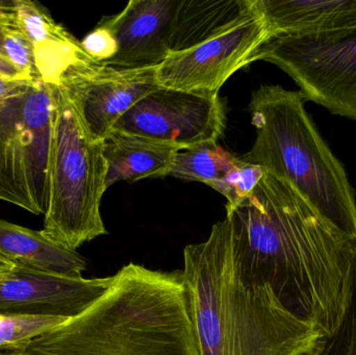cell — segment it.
<instances>
[{
	"label": "cell",
	"mask_w": 356,
	"mask_h": 355,
	"mask_svg": "<svg viewBox=\"0 0 356 355\" xmlns=\"http://www.w3.org/2000/svg\"><path fill=\"white\" fill-rule=\"evenodd\" d=\"M236 256L293 314L325 338L346 314L356 238L332 224L292 185L266 173L226 210Z\"/></svg>",
	"instance_id": "cell-1"
},
{
	"label": "cell",
	"mask_w": 356,
	"mask_h": 355,
	"mask_svg": "<svg viewBox=\"0 0 356 355\" xmlns=\"http://www.w3.org/2000/svg\"><path fill=\"white\" fill-rule=\"evenodd\" d=\"M182 275L200 355H314L326 339L249 272L226 218L184 247Z\"/></svg>",
	"instance_id": "cell-2"
},
{
	"label": "cell",
	"mask_w": 356,
	"mask_h": 355,
	"mask_svg": "<svg viewBox=\"0 0 356 355\" xmlns=\"http://www.w3.org/2000/svg\"><path fill=\"white\" fill-rule=\"evenodd\" d=\"M8 355H200L182 271L131 263L87 310Z\"/></svg>",
	"instance_id": "cell-3"
},
{
	"label": "cell",
	"mask_w": 356,
	"mask_h": 355,
	"mask_svg": "<svg viewBox=\"0 0 356 355\" xmlns=\"http://www.w3.org/2000/svg\"><path fill=\"white\" fill-rule=\"evenodd\" d=\"M299 91L263 85L248 110L257 131L241 156L292 185L328 221L356 238V196L344 165L320 135Z\"/></svg>",
	"instance_id": "cell-4"
},
{
	"label": "cell",
	"mask_w": 356,
	"mask_h": 355,
	"mask_svg": "<svg viewBox=\"0 0 356 355\" xmlns=\"http://www.w3.org/2000/svg\"><path fill=\"white\" fill-rule=\"evenodd\" d=\"M106 174L104 141L92 138L76 106L60 87H54L44 237L76 251L106 235L100 213Z\"/></svg>",
	"instance_id": "cell-5"
},
{
	"label": "cell",
	"mask_w": 356,
	"mask_h": 355,
	"mask_svg": "<svg viewBox=\"0 0 356 355\" xmlns=\"http://www.w3.org/2000/svg\"><path fill=\"white\" fill-rule=\"evenodd\" d=\"M54 87L35 81L0 102V200L44 215Z\"/></svg>",
	"instance_id": "cell-6"
},
{
	"label": "cell",
	"mask_w": 356,
	"mask_h": 355,
	"mask_svg": "<svg viewBox=\"0 0 356 355\" xmlns=\"http://www.w3.org/2000/svg\"><path fill=\"white\" fill-rule=\"evenodd\" d=\"M282 69L307 101L356 121V31L327 35H284L255 56Z\"/></svg>",
	"instance_id": "cell-7"
},
{
	"label": "cell",
	"mask_w": 356,
	"mask_h": 355,
	"mask_svg": "<svg viewBox=\"0 0 356 355\" xmlns=\"http://www.w3.org/2000/svg\"><path fill=\"white\" fill-rule=\"evenodd\" d=\"M226 125L219 94L159 87L140 100L114 126L178 150L218 143Z\"/></svg>",
	"instance_id": "cell-8"
},
{
	"label": "cell",
	"mask_w": 356,
	"mask_h": 355,
	"mask_svg": "<svg viewBox=\"0 0 356 355\" xmlns=\"http://www.w3.org/2000/svg\"><path fill=\"white\" fill-rule=\"evenodd\" d=\"M257 8V6H255ZM273 39L259 10L225 33L180 52L156 67L160 87L218 95L224 83Z\"/></svg>",
	"instance_id": "cell-9"
},
{
	"label": "cell",
	"mask_w": 356,
	"mask_h": 355,
	"mask_svg": "<svg viewBox=\"0 0 356 355\" xmlns=\"http://www.w3.org/2000/svg\"><path fill=\"white\" fill-rule=\"evenodd\" d=\"M58 87L76 106L92 138L104 141L116 123L160 85L156 68L127 70L88 60L71 67Z\"/></svg>",
	"instance_id": "cell-10"
},
{
	"label": "cell",
	"mask_w": 356,
	"mask_h": 355,
	"mask_svg": "<svg viewBox=\"0 0 356 355\" xmlns=\"http://www.w3.org/2000/svg\"><path fill=\"white\" fill-rule=\"evenodd\" d=\"M112 276L71 279L15 267L0 276V314L70 319L106 293Z\"/></svg>",
	"instance_id": "cell-11"
},
{
	"label": "cell",
	"mask_w": 356,
	"mask_h": 355,
	"mask_svg": "<svg viewBox=\"0 0 356 355\" xmlns=\"http://www.w3.org/2000/svg\"><path fill=\"white\" fill-rule=\"evenodd\" d=\"M179 0H131L122 12L102 21L118 43L106 66L127 70L160 66L170 54L171 31Z\"/></svg>",
	"instance_id": "cell-12"
},
{
	"label": "cell",
	"mask_w": 356,
	"mask_h": 355,
	"mask_svg": "<svg viewBox=\"0 0 356 355\" xmlns=\"http://www.w3.org/2000/svg\"><path fill=\"white\" fill-rule=\"evenodd\" d=\"M14 4L19 27L33 46L42 83L58 87L71 67L92 60L81 48V41L56 23L45 6L33 0H14Z\"/></svg>",
	"instance_id": "cell-13"
},
{
	"label": "cell",
	"mask_w": 356,
	"mask_h": 355,
	"mask_svg": "<svg viewBox=\"0 0 356 355\" xmlns=\"http://www.w3.org/2000/svg\"><path fill=\"white\" fill-rule=\"evenodd\" d=\"M272 37L356 31V0H255Z\"/></svg>",
	"instance_id": "cell-14"
},
{
	"label": "cell",
	"mask_w": 356,
	"mask_h": 355,
	"mask_svg": "<svg viewBox=\"0 0 356 355\" xmlns=\"http://www.w3.org/2000/svg\"><path fill=\"white\" fill-rule=\"evenodd\" d=\"M255 10V0H179L171 31V52L196 47L225 33Z\"/></svg>",
	"instance_id": "cell-15"
},
{
	"label": "cell",
	"mask_w": 356,
	"mask_h": 355,
	"mask_svg": "<svg viewBox=\"0 0 356 355\" xmlns=\"http://www.w3.org/2000/svg\"><path fill=\"white\" fill-rule=\"evenodd\" d=\"M0 256L19 268L81 279L87 262L77 251L65 249L33 231L0 218Z\"/></svg>",
	"instance_id": "cell-16"
},
{
	"label": "cell",
	"mask_w": 356,
	"mask_h": 355,
	"mask_svg": "<svg viewBox=\"0 0 356 355\" xmlns=\"http://www.w3.org/2000/svg\"><path fill=\"white\" fill-rule=\"evenodd\" d=\"M179 150L152 140L113 131L104 141L106 190L121 181L166 177Z\"/></svg>",
	"instance_id": "cell-17"
},
{
	"label": "cell",
	"mask_w": 356,
	"mask_h": 355,
	"mask_svg": "<svg viewBox=\"0 0 356 355\" xmlns=\"http://www.w3.org/2000/svg\"><path fill=\"white\" fill-rule=\"evenodd\" d=\"M236 160L238 156L218 143L202 144L177 151L168 176L209 185L223 179Z\"/></svg>",
	"instance_id": "cell-18"
},
{
	"label": "cell",
	"mask_w": 356,
	"mask_h": 355,
	"mask_svg": "<svg viewBox=\"0 0 356 355\" xmlns=\"http://www.w3.org/2000/svg\"><path fill=\"white\" fill-rule=\"evenodd\" d=\"M67 319L46 316H8L0 314V354H14L29 341Z\"/></svg>",
	"instance_id": "cell-19"
},
{
	"label": "cell",
	"mask_w": 356,
	"mask_h": 355,
	"mask_svg": "<svg viewBox=\"0 0 356 355\" xmlns=\"http://www.w3.org/2000/svg\"><path fill=\"white\" fill-rule=\"evenodd\" d=\"M266 169L257 164L245 162L238 156L234 168L222 179L209 185L227 199L226 210L234 208L246 199L265 176Z\"/></svg>",
	"instance_id": "cell-20"
},
{
	"label": "cell",
	"mask_w": 356,
	"mask_h": 355,
	"mask_svg": "<svg viewBox=\"0 0 356 355\" xmlns=\"http://www.w3.org/2000/svg\"><path fill=\"white\" fill-rule=\"evenodd\" d=\"M4 56L19 73L29 81H40L35 69L33 46L20 27L17 24L4 33Z\"/></svg>",
	"instance_id": "cell-21"
},
{
	"label": "cell",
	"mask_w": 356,
	"mask_h": 355,
	"mask_svg": "<svg viewBox=\"0 0 356 355\" xmlns=\"http://www.w3.org/2000/svg\"><path fill=\"white\" fill-rule=\"evenodd\" d=\"M314 355H356V304L347 308L338 331Z\"/></svg>",
	"instance_id": "cell-22"
},
{
	"label": "cell",
	"mask_w": 356,
	"mask_h": 355,
	"mask_svg": "<svg viewBox=\"0 0 356 355\" xmlns=\"http://www.w3.org/2000/svg\"><path fill=\"white\" fill-rule=\"evenodd\" d=\"M83 51L98 63H106L116 56L118 43L110 28L99 23L81 41Z\"/></svg>",
	"instance_id": "cell-23"
},
{
	"label": "cell",
	"mask_w": 356,
	"mask_h": 355,
	"mask_svg": "<svg viewBox=\"0 0 356 355\" xmlns=\"http://www.w3.org/2000/svg\"><path fill=\"white\" fill-rule=\"evenodd\" d=\"M15 24H17V15L14 0L13 1H0V56L2 58H6L3 48L4 33Z\"/></svg>",
	"instance_id": "cell-24"
},
{
	"label": "cell",
	"mask_w": 356,
	"mask_h": 355,
	"mask_svg": "<svg viewBox=\"0 0 356 355\" xmlns=\"http://www.w3.org/2000/svg\"><path fill=\"white\" fill-rule=\"evenodd\" d=\"M35 81L26 79H13L0 74V102L16 95L23 88Z\"/></svg>",
	"instance_id": "cell-25"
},
{
	"label": "cell",
	"mask_w": 356,
	"mask_h": 355,
	"mask_svg": "<svg viewBox=\"0 0 356 355\" xmlns=\"http://www.w3.org/2000/svg\"><path fill=\"white\" fill-rule=\"evenodd\" d=\"M0 74L13 79H26V81H29L26 77L23 76L21 73H19L16 68L8 60L2 58L1 56H0Z\"/></svg>",
	"instance_id": "cell-26"
},
{
	"label": "cell",
	"mask_w": 356,
	"mask_h": 355,
	"mask_svg": "<svg viewBox=\"0 0 356 355\" xmlns=\"http://www.w3.org/2000/svg\"><path fill=\"white\" fill-rule=\"evenodd\" d=\"M14 268L15 265H13L12 263L8 262V260L0 256V276L8 274V273H10Z\"/></svg>",
	"instance_id": "cell-27"
},
{
	"label": "cell",
	"mask_w": 356,
	"mask_h": 355,
	"mask_svg": "<svg viewBox=\"0 0 356 355\" xmlns=\"http://www.w3.org/2000/svg\"><path fill=\"white\" fill-rule=\"evenodd\" d=\"M0 355H8V354H0Z\"/></svg>",
	"instance_id": "cell-28"
}]
</instances>
